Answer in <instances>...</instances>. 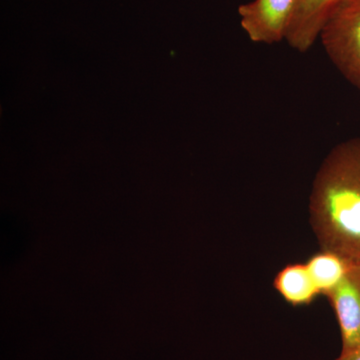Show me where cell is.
I'll return each instance as SVG.
<instances>
[{"mask_svg": "<svg viewBox=\"0 0 360 360\" xmlns=\"http://www.w3.org/2000/svg\"><path fill=\"white\" fill-rule=\"evenodd\" d=\"M310 222L322 250L360 259V137L333 148L309 198Z\"/></svg>", "mask_w": 360, "mask_h": 360, "instance_id": "cell-1", "label": "cell"}, {"mask_svg": "<svg viewBox=\"0 0 360 360\" xmlns=\"http://www.w3.org/2000/svg\"><path fill=\"white\" fill-rule=\"evenodd\" d=\"M319 39L333 65L360 91V0H338Z\"/></svg>", "mask_w": 360, "mask_h": 360, "instance_id": "cell-2", "label": "cell"}, {"mask_svg": "<svg viewBox=\"0 0 360 360\" xmlns=\"http://www.w3.org/2000/svg\"><path fill=\"white\" fill-rule=\"evenodd\" d=\"M297 0H253L238 7L240 25L251 41L274 44L285 40Z\"/></svg>", "mask_w": 360, "mask_h": 360, "instance_id": "cell-3", "label": "cell"}, {"mask_svg": "<svg viewBox=\"0 0 360 360\" xmlns=\"http://www.w3.org/2000/svg\"><path fill=\"white\" fill-rule=\"evenodd\" d=\"M335 311L341 352L360 347V259L354 260L345 278L326 295Z\"/></svg>", "mask_w": 360, "mask_h": 360, "instance_id": "cell-4", "label": "cell"}, {"mask_svg": "<svg viewBox=\"0 0 360 360\" xmlns=\"http://www.w3.org/2000/svg\"><path fill=\"white\" fill-rule=\"evenodd\" d=\"M338 0H297L285 41L298 52H307L321 34L322 25Z\"/></svg>", "mask_w": 360, "mask_h": 360, "instance_id": "cell-5", "label": "cell"}, {"mask_svg": "<svg viewBox=\"0 0 360 360\" xmlns=\"http://www.w3.org/2000/svg\"><path fill=\"white\" fill-rule=\"evenodd\" d=\"M274 285L283 300L293 307L309 305L321 295L307 264L286 265L276 274Z\"/></svg>", "mask_w": 360, "mask_h": 360, "instance_id": "cell-6", "label": "cell"}, {"mask_svg": "<svg viewBox=\"0 0 360 360\" xmlns=\"http://www.w3.org/2000/svg\"><path fill=\"white\" fill-rule=\"evenodd\" d=\"M354 260L323 250L309 258L307 264L321 295H328L345 278Z\"/></svg>", "mask_w": 360, "mask_h": 360, "instance_id": "cell-7", "label": "cell"}, {"mask_svg": "<svg viewBox=\"0 0 360 360\" xmlns=\"http://www.w3.org/2000/svg\"><path fill=\"white\" fill-rule=\"evenodd\" d=\"M335 360H360V347L347 352H341L340 356Z\"/></svg>", "mask_w": 360, "mask_h": 360, "instance_id": "cell-8", "label": "cell"}]
</instances>
